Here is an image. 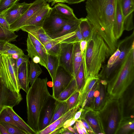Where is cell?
<instances>
[{
	"mask_svg": "<svg viewBox=\"0 0 134 134\" xmlns=\"http://www.w3.org/2000/svg\"><path fill=\"white\" fill-rule=\"evenodd\" d=\"M117 0H87L86 18L102 37L113 54L118 40L113 31Z\"/></svg>",
	"mask_w": 134,
	"mask_h": 134,
	"instance_id": "obj_1",
	"label": "cell"
},
{
	"mask_svg": "<svg viewBox=\"0 0 134 134\" xmlns=\"http://www.w3.org/2000/svg\"><path fill=\"white\" fill-rule=\"evenodd\" d=\"M112 54L103 39L93 27L91 35L82 55L85 82L88 79L98 77L103 63Z\"/></svg>",
	"mask_w": 134,
	"mask_h": 134,
	"instance_id": "obj_2",
	"label": "cell"
},
{
	"mask_svg": "<svg viewBox=\"0 0 134 134\" xmlns=\"http://www.w3.org/2000/svg\"><path fill=\"white\" fill-rule=\"evenodd\" d=\"M48 79L38 77L29 87L26 99L27 124L38 134L40 118L42 111L47 103L52 97L47 87Z\"/></svg>",
	"mask_w": 134,
	"mask_h": 134,
	"instance_id": "obj_3",
	"label": "cell"
},
{
	"mask_svg": "<svg viewBox=\"0 0 134 134\" xmlns=\"http://www.w3.org/2000/svg\"><path fill=\"white\" fill-rule=\"evenodd\" d=\"M134 80V46L127 54L118 68L107 82V91L110 97L119 99Z\"/></svg>",
	"mask_w": 134,
	"mask_h": 134,
	"instance_id": "obj_4",
	"label": "cell"
},
{
	"mask_svg": "<svg viewBox=\"0 0 134 134\" xmlns=\"http://www.w3.org/2000/svg\"><path fill=\"white\" fill-rule=\"evenodd\" d=\"M99 111L104 134H115L122 119L119 99L109 96Z\"/></svg>",
	"mask_w": 134,
	"mask_h": 134,
	"instance_id": "obj_5",
	"label": "cell"
},
{
	"mask_svg": "<svg viewBox=\"0 0 134 134\" xmlns=\"http://www.w3.org/2000/svg\"><path fill=\"white\" fill-rule=\"evenodd\" d=\"M0 80L11 91L19 93L21 89L16 68V59L11 56L1 54Z\"/></svg>",
	"mask_w": 134,
	"mask_h": 134,
	"instance_id": "obj_6",
	"label": "cell"
},
{
	"mask_svg": "<svg viewBox=\"0 0 134 134\" xmlns=\"http://www.w3.org/2000/svg\"><path fill=\"white\" fill-rule=\"evenodd\" d=\"M133 46H134V31L130 35L118 42L117 47L120 50V53L111 68L103 73L99 74L98 76L100 79L107 82L120 66L127 53Z\"/></svg>",
	"mask_w": 134,
	"mask_h": 134,
	"instance_id": "obj_7",
	"label": "cell"
},
{
	"mask_svg": "<svg viewBox=\"0 0 134 134\" xmlns=\"http://www.w3.org/2000/svg\"><path fill=\"white\" fill-rule=\"evenodd\" d=\"M119 99L122 115V119L134 118V82Z\"/></svg>",
	"mask_w": 134,
	"mask_h": 134,
	"instance_id": "obj_8",
	"label": "cell"
},
{
	"mask_svg": "<svg viewBox=\"0 0 134 134\" xmlns=\"http://www.w3.org/2000/svg\"><path fill=\"white\" fill-rule=\"evenodd\" d=\"M74 77L59 66L52 83V96L55 99L68 86Z\"/></svg>",
	"mask_w": 134,
	"mask_h": 134,
	"instance_id": "obj_9",
	"label": "cell"
},
{
	"mask_svg": "<svg viewBox=\"0 0 134 134\" xmlns=\"http://www.w3.org/2000/svg\"><path fill=\"white\" fill-rule=\"evenodd\" d=\"M73 53V43H60V51L58 56L59 66L74 77Z\"/></svg>",
	"mask_w": 134,
	"mask_h": 134,
	"instance_id": "obj_10",
	"label": "cell"
},
{
	"mask_svg": "<svg viewBox=\"0 0 134 134\" xmlns=\"http://www.w3.org/2000/svg\"><path fill=\"white\" fill-rule=\"evenodd\" d=\"M69 21L60 15L54 7L51 8L42 27L48 35L58 31Z\"/></svg>",
	"mask_w": 134,
	"mask_h": 134,
	"instance_id": "obj_11",
	"label": "cell"
},
{
	"mask_svg": "<svg viewBox=\"0 0 134 134\" xmlns=\"http://www.w3.org/2000/svg\"><path fill=\"white\" fill-rule=\"evenodd\" d=\"M22 100L21 94L13 92L6 87L0 80V113L5 107H13Z\"/></svg>",
	"mask_w": 134,
	"mask_h": 134,
	"instance_id": "obj_12",
	"label": "cell"
},
{
	"mask_svg": "<svg viewBox=\"0 0 134 134\" xmlns=\"http://www.w3.org/2000/svg\"><path fill=\"white\" fill-rule=\"evenodd\" d=\"M47 4L45 0H35L29 9L19 18L10 25V30L17 32L24 26L26 22Z\"/></svg>",
	"mask_w": 134,
	"mask_h": 134,
	"instance_id": "obj_13",
	"label": "cell"
},
{
	"mask_svg": "<svg viewBox=\"0 0 134 134\" xmlns=\"http://www.w3.org/2000/svg\"><path fill=\"white\" fill-rule=\"evenodd\" d=\"M81 118L85 120L95 134H104L99 111L90 108L83 109L79 119Z\"/></svg>",
	"mask_w": 134,
	"mask_h": 134,
	"instance_id": "obj_14",
	"label": "cell"
},
{
	"mask_svg": "<svg viewBox=\"0 0 134 134\" xmlns=\"http://www.w3.org/2000/svg\"><path fill=\"white\" fill-rule=\"evenodd\" d=\"M26 45L29 57L35 63L39 64L47 69L48 54L40 47L33 43L28 36Z\"/></svg>",
	"mask_w": 134,
	"mask_h": 134,
	"instance_id": "obj_15",
	"label": "cell"
},
{
	"mask_svg": "<svg viewBox=\"0 0 134 134\" xmlns=\"http://www.w3.org/2000/svg\"><path fill=\"white\" fill-rule=\"evenodd\" d=\"M124 18V30L130 31L134 29L133 18L134 0H120Z\"/></svg>",
	"mask_w": 134,
	"mask_h": 134,
	"instance_id": "obj_16",
	"label": "cell"
},
{
	"mask_svg": "<svg viewBox=\"0 0 134 134\" xmlns=\"http://www.w3.org/2000/svg\"><path fill=\"white\" fill-rule=\"evenodd\" d=\"M99 85L94 92L92 109L99 111L104 105L109 97L107 91V81L100 79Z\"/></svg>",
	"mask_w": 134,
	"mask_h": 134,
	"instance_id": "obj_17",
	"label": "cell"
},
{
	"mask_svg": "<svg viewBox=\"0 0 134 134\" xmlns=\"http://www.w3.org/2000/svg\"><path fill=\"white\" fill-rule=\"evenodd\" d=\"M80 108L78 104L43 130L40 131L38 134H51L54 131L63 127L65 122L67 120L73 118L75 113Z\"/></svg>",
	"mask_w": 134,
	"mask_h": 134,
	"instance_id": "obj_18",
	"label": "cell"
},
{
	"mask_svg": "<svg viewBox=\"0 0 134 134\" xmlns=\"http://www.w3.org/2000/svg\"><path fill=\"white\" fill-rule=\"evenodd\" d=\"M32 3L25 2L21 3L18 2L8 10L5 13V16L10 25L21 17L30 7Z\"/></svg>",
	"mask_w": 134,
	"mask_h": 134,
	"instance_id": "obj_19",
	"label": "cell"
},
{
	"mask_svg": "<svg viewBox=\"0 0 134 134\" xmlns=\"http://www.w3.org/2000/svg\"><path fill=\"white\" fill-rule=\"evenodd\" d=\"M55 101L56 100L52 97L49 100L43 108L40 118V131L49 125L53 116L55 105Z\"/></svg>",
	"mask_w": 134,
	"mask_h": 134,
	"instance_id": "obj_20",
	"label": "cell"
},
{
	"mask_svg": "<svg viewBox=\"0 0 134 134\" xmlns=\"http://www.w3.org/2000/svg\"><path fill=\"white\" fill-rule=\"evenodd\" d=\"M76 30L73 32L53 39L46 43L44 45V46L46 53L48 54L58 57L60 51V43L75 34Z\"/></svg>",
	"mask_w": 134,
	"mask_h": 134,
	"instance_id": "obj_21",
	"label": "cell"
},
{
	"mask_svg": "<svg viewBox=\"0 0 134 134\" xmlns=\"http://www.w3.org/2000/svg\"><path fill=\"white\" fill-rule=\"evenodd\" d=\"M29 60L23 63L18 69V77L21 88L26 93L29 88L30 83Z\"/></svg>",
	"mask_w": 134,
	"mask_h": 134,
	"instance_id": "obj_22",
	"label": "cell"
},
{
	"mask_svg": "<svg viewBox=\"0 0 134 134\" xmlns=\"http://www.w3.org/2000/svg\"><path fill=\"white\" fill-rule=\"evenodd\" d=\"M51 8L47 3L29 19L24 26L33 25L42 27L44 21L48 15Z\"/></svg>",
	"mask_w": 134,
	"mask_h": 134,
	"instance_id": "obj_23",
	"label": "cell"
},
{
	"mask_svg": "<svg viewBox=\"0 0 134 134\" xmlns=\"http://www.w3.org/2000/svg\"><path fill=\"white\" fill-rule=\"evenodd\" d=\"M20 29L34 36L44 45L47 42L53 39L42 27L33 25H26L22 27Z\"/></svg>",
	"mask_w": 134,
	"mask_h": 134,
	"instance_id": "obj_24",
	"label": "cell"
},
{
	"mask_svg": "<svg viewBox=\"0 0 134 134\" xmlns=\"http://www.w3.org/2000/svg\"><path fill=\"white\" fill-rule=\"evenodd\" d=\"M123 23L124 18L120 1V0H117L113 31L115 37L117 40L121 37L124 31Z\"/></svg>",
	"mask_w": 134,
	"mask_h": 134,
	"instance_id": "obj_25",
	"label": "cell"
},
{
	"mask_svg": "<svg viewBox=\"0 0 134 134\" xmlns=\"http://www.w3.org/2000/svg\"><path fill=\"white\" fill-rule=\"evenodd\" d=\"M80 19L70 20L58 31L48 35L52 39L75 31L80 24Z\"/></svg>",
	"mask_w": 134,
	"mask_h": 134,
	"instance_id": "obj_26",
	"label": "cell"
},
{
	"mask_svg": "<svg viewBox=\"0 0 134 134\" xmlns=\"http://www.w3.org/2000/svg\"><path fill=\"white\" fill-rule=\"evenodd\" d=\"M99 79L98 77L91 78L86 80L80 92L78 104L80 108L83 109L88 94L95 83Z\"/></svg>",
	"mask_w": 134,
	"mask_h": 134,
	"instance_id": "obj_27",
	"label": "cell"
},
{
	"mask_svg": "<svg viewBox=\"0 0 134 134\" xmlns=\"http://www.w3.org/2000/svg\"><path fill=\"white\" fill-rule=\"evenodd\" d=\"M54 7L60 15L66 20H72L77 19L74 13L73 9L64 4L58 3Z\"/></svg>",
	"mask_w": 134,
	"mask_h": 134,
	"instance_id": "obj_28",
	"label": "cell"
},
{
	"mask_svg": "<svg viewBox=\"0 0 134 134\" xmlns=\"http://www.w3.org/2000/svg\"><path fill=\"white\" fill-rule=\"evenodd\" d=\"M134 118L122 119L115 134H134Z\"/></svg>",
	"mask_w": 134,
	"mask_h": 134,
	"instance_id": "obj_29",
	"label": "cell"
},
{
	"mask_svg": "<svg viewBox=\"0 0 134 134\" xmlns=\"http://www.w3.org/2000/svg\"><path fill=\"white\" fill-rule=\"evenodd\" d=\"M80 19V21L79 26L83 40L87 42L91 35L93 27L86 17L82 18Z\"/></svg>",
	"mask_w": 134,
	"mask_h": 134,
	"instance_id": "obj_30",
	"label": "cell"
},
{
	"mask_svg": "<svg viewBox=\"0 0 134 134\" xmlns=\"http://www.w3.org/2000/svg\"><path fill=\"white\" fill-rule=\"evenodd\" d=\"M13 108L7 107L6 108L8 113L14 120L23 128L27 134H37V133L15 112L13 109Z\"/></svg>",
	"mask_w": 134,
	"mask_h": 134,
	"instance_id": "obj_31",
	"label": "cell"
},
{
	"mask_svg": "<svg viewBox=\"0 0 134 134\" xmlns=\"http://www.w3.org/2000/svg\"><path fill=\"white\" fill-rule=\"evenodd\" d=\"M69 110L65 101H60L56 100L55 105L53 116L49 125L58 119Z\"/></svg>",
	"mask_w": 134,
	"mask_h": 134,
	"instance_id": "obj_32",
	"label": "cell"
},
{
	"mask_svg": "<svg viewBox=\"0 0 134 134\" xmlns=\"http://www.w3.org/2000/svg\"><path fill=\"white\" fill-rule=\"evenodd\" d=\"M1 54H3L17 58L20 56H25L22 50L15 45L6 42L4 46Z\"/></svg>",
	"mask_w": 134,
	"mask_h": 134,
	"instance_id": "obj_33",
	"label": "cell"
},
{
	"mask_svg": "<svg viewBox=\"0 0 134 134\" xmlns=\"http://www.w3.org/2000/svg\"><path fill=\"white\" fill-rule=\"evenodd\" d=\"M47 70L53 81L59 66L58 57L48 54Z\"/></svg>",
	"mask_w": 134,
	"mask_h": 134,
	"instance_id": "obj_34",
	"label": "cell"
},
{
	"mask_svg": "<svg viewBox=\"0 0 134 134\" xmlns=\"http://www.w3.org/2000/svg\"><path fill=\"white\" fill-rule=\"evenodd\" d=\"M73 60L75 77L82 60V56L80 49V42L73 43Z\"/></svg>",
	"mask_w": 134,
	"mask_h": 134,
	"instance_id": "obj_35",
	"label": "cell"
},
{
	"mask_svg": "<svg viewBox=\"0 0 134 134\" xmlns=\"http://www.w3.org/2000/svg\"><path fill=\"white\" fill-rule=\"evenodd\" d=\"M76 91L77 85L74 77L66 87L60 94L55 99L58 101H65Z\"/></svg>",
	"mask_w": 134,
	"mask_h": 134,
	"instance_id": "obj_36",
	"label": "cell"
},
{
	"mask_svg": "<svg viewBox=\"0 0 134 134\" xmlns=\"http://www.w3.org/2000/svg\"><path fill=\"white\" fill-rule=\"evenodd\" d=\"M30 83L32 85L42 71L38 64L34 62L32 60L29 61Z\"/></svg>",
	"mask_w": 134,
	"mask_h": 134,
	"instance_id": "obj_37",
	"label": "cell"
},
{
	"mask_svg": "<svg viewBox=\"0 0 134 134\" xmlns=\"http://www.w3.org/2000/svg\"><path fill=\"white\" fill-rule=\"evenodd\" d=\"M77 87V91L80 92L83 88L85 80L83 60L75 77Z\"/></svg>",
	"mask_w": 134,
	"mask_h": 134,
	"instance_id": "obj_38",
	"label": "cell"
},
{
	"mask_svg": "<svg viewBox=\"0 0 134 134\" xmlns=\"http://www.w3.org/2000/svg\"><path fill=\"white\" fill-rule=\"evenodd\" d=\"M18 36L14 32L7 29L0 24V40L9 42L14 41Z\"/></svg>",
	"mask_w": 134,
	"mask_h": 134,
	"instance_id": "obj_39",
	"label": "cell"
},
{
	"mask_svg": "<svg viewBox=\"0 0 134 134\" xmlns=\"http://www.w3.org/2000/svg\"><path fill=\"white\" fill-rule=\"evenodd\" d=\"M7 107L4 108L0 113V122L14 125L21 129L27 134L23 128L15 122L9 114L7 111Z\"/></svg>",
	"mask_w": 134,
	"mask_h": 134,
	"instance_id": "obj_40",
	"label": "cell"
},
{
	"mask_svg": "<svg viewBox=\"0 0 134 134\" xmlns=\"http://www.w3.org/2000/svg\"><path fill=\"white\" fill-rule=\"evenodd\" d=\"M100 80L99 79L95 83L88 93L83 109L87 108H91L92 109L94 99V92L99 85Z\"/></svg>",
	"mask_w": 134,
	"mask_h": 134,
	"instance_id": "obj_41",
	"label": "cell"
},
{
	"mask_svg": "<svg viewBox=\"0 0 134 134\" xmlns=\"http://www.w3.org/2000/svg\"><path fill=\"white\" fill-rule=\"evenodd\" d=\"M20 0H0V14L6 12Z\"/></svg>",
	"mask_w": 134,
	"mask_h": 134,
	"instance_id": "obj_42",
	"label": "cell"
},
{
	"mask_svg": "<svg viewBox=\"0 0 134 134\" xmlns=\"http://www.w3.org/2000/svg\"><path fill=\"white\" fill-rule=\"evenodd\" d=\"M80 94V92L76 91L65 101L69 110L73 108L78 104Z\"/></svg>",
	"mask_w": 134,
	"mask_h": 134,
	"instance_id": "obj_43",
	"label": "cell"
},
{
	"mask_svg": "<svg viewBox=\"0 0 134 134\" xmlns=\"http://www.w3.org/2000/svg\"><path fill=\"white\" fill-rule=\"evenodd\" d=\"M0 122L5 127L9 134H26L22 130L14 125L4 122Z\"/></svg>",
	"mask_w": 134,
	"mask_h": 134,
	"instance_id": "obj_44",
	"label": "cell"
},
{
	"mask_svg": "<svg viewBox=\"0 0 134 134\" xmlns=\"http://www.w3.org/2000/svg\"><path fill=\"white\" fill-rule=\"evenodd\" d=\"M83 40L80 28L79 26L78 28L76 30L75 34L63 41L61 43H74L76 42H80Z\"/></svg>",
	"mask_w": 134,
	"mask_h": 134,
	"instance_id": "obj_45",
	"label": "cell"
},
{
	"mask_svg": "<svg viewBox=\"0 0 134 134\" xmlns=\"http://www.w3.org/2000/svg\"><path fill=\"white\" fill-rule=\"evenodd\" d=\"M28 33V36L31 41L34 44L40 47L46 53L44 45L34 36L30 33Z\"/></svg>",
	"mask_w": 134,
	"mask_h": 134,
	"instance_id": "obj_46",
	"label": "cell"
},
{
	"mask_svg": "<svg viewBox=\"0 0 134 134\" xmlns=\"http://www.w3.org/2000/svg\"><path fill=\"white\" fill-rule=\"evenodd\" d=\"M5 13H4L0 14V24L7 29L10 30V25L5 18Z\"/></svg>",
	"mask_w": 134,
	"mask_h": 134,
	"instance_id": "obj_47",
	"label": "cell"
},
{
	"mask_svg": "<svg viewBox=\"0 0 134 134\" xmlns=\"http://www.w3.org/2000/svg\"><path fill=\"white\" fill-rule=\"evenodd\" d=\"M28 58L25 56H20L18 57L16 59V68L17 73L19 67L20 65L23 63L25 62Z\"/></svg>",
	"mask_w": 134,
	"mask_h": 134,
	"instance_id": "obj_48",
	"label": "cell"
},
{
	"mask_svg": "<svg viewBox=\"0 0 134 134\" xmlns=\"http://www.w3.org/2000/svg\"><path fill=\"white\" fill-rule=\"evenodd\" d=\"M79 119H80L82 122L84 126L86 128V131L88 133V134H95L89 124L84 119L81 118Z\"/></svg>",
	"mask_w": 134,
	"mask_h": 134,
	"instance_id": "obj_49",
	"label": "cell"
},
{
	"mask_svg": "<svg viewBox=\"0 0 134 134\" xmlns=\"http://www.w3.org/2000/svg\"><path fill=\"white\" fill-rule=\"evenodd\" d=\"M87 44V42L84 40L81 41L80 42V49L82 55H83L86 49Z\"/></svg>",
	"mask_w": 134,
	"mask_h": 134,
	"instance_id": "obj_50",
	"label": "cell"
},
{
	"mask_svg": "<svg viewBox=\"0 0 134 134\" xmlns=\"http://www.w3.org/2000/svg\"><path fill=\"white\" fill-rule=\"evenodd\" d=\"M76 120L73 118L67 120L64 123L63 127L66 128L68 127L73 125L76 122Z\"/></svg>",
	"mask_w": 134,
	"mask_h": 134,
	"instance_id": "obj_51",
	"label": "cell"
},
{
	"mask_svg": "<svg viewBox=\"0 0 134 134\" xmlns=\"http://www.w3.org/2000/svg\"><path fill=\"white\" fill-rule=\"evenodd\" d=\"M47 3H51V6L56 3H67L68 0H45Z\"/></svg>",
	"mask_w": 134,
	"mask_h": 134,
	"instance_id": "obj_52",
	"label": "cell"
},
{
	"mask_svg": "<svg viewBox=\"0 0 134 134\" xmlns=\"http://www.w3.org/2000/svg\"><path fill=\"white\" fill-rule=\"evenodd\" d=\"M59 134H73L67 128H64L63 127L60 129Z\"/></svg>",
	"mask_w": 134,
	"mask_h": 134,
	"instance_id": "obj_53",
	"label": "cell"
},
{
	"mask_svg": "<svg viewBox=\"0 0 134 134\" xmlns=\"http://www.w3.org/2000/svg\"><path fill=\"white\" fill-rule=\"evenodd\" d=\"M76 121H77L80 127L84 133V134H88V133L81 120L80 119H79Z\"/></svg>",
	"mask_w": 134,
	"mask_h": 134,
	"instance_id": "obj_54",
	"label": "cell"
},
{
	"mask_svg": "<svg viewBox=\"0 0 134 134\" xmlns=\"http://www.w3.org/2000/svg\"><path fill=\"white\" fill-rule=\"evenodd\" d=\"M83 109L80 108L75 114L73 118L76 121L80 118L82 114Z\"/></svg>",
	"mask_w": 134,
	"mask_h": 134,
	"instance_id": "obj_55",
	"label": "cell"
},
{
	"mask_svg": "<svg viewBox=\"0 0 134 134\" xmlns=\"http://www.w3.org/2000/svg\"><path fill=\"white\" fill-rule=\"evenodd\" d=\"M87 0H68L67 3L69 4H72L78 3Z\"/></svg>",
	"mask_w": 134,
	"mask_h": 134,
	"instance_id": "obj_56",
	"label": "cell"
},
{
	"mask_svg": "<svg viewBox=\"0 0 134 134\" xmlns=\"http://www.w3.org/2000/svg\"><path fill=\"white\" fill-rule=\"evenodd\" d=\"M9 134L5 127L0 122V134Z\"/></svg>",
	"mask_w": 134,
	"mask_h": 134,
	"instance_id": "obj_57",
	"label": "cell"
},
{
	"mask_svg": "<svg viewBox=\"0 0 134 134\" xmlns=\"http://www.w3.org/2000/svg\"><path fill=\"white\" fill-rule=\"evenodd\" d=\"M75 125L78 134H84L77 121L75 122Z\"/></svg>",
	"mask_w": 134,
	"mask_h": 134,
	"instance_id": "obj_58",
	"label": "cell"
},
{
	"mask_svg": "<svg viewBox=\"0 0 134 134\" xmlns=\"http://www.w3.org/2000/svg\"><path fill=\"white\" fill-rule=\"evenodd\" d=\"M6 41L0 40V54L2 53L4 46Z\"/></svg>",
	"mask_w": 134,
	"mask_h": 134,
	"instance_id": "obj_59",
	"label": "cell"
},
{
	"mask_svg": "<svg viewBox=\"0 0 134 134\" xmlns=\"http://www.w3.org/2000/svg\"><path fill=\"white\" fill-rule=\"evenodd\" d=\"M67 128L71 132H72L74 134H76L73 128H72L71 126L68 127Z\"/></svg>",
	"mask_w": 134,
	"mask_h": 134,
	"instance_id": "obj_60",
	"label": "cell"
},
{
	"mask_svg": "<svg viewBox=\"0 0 134 134\" xmlns=\"http://www.w3.org/2000/svg\"><path fill=\"white\" fill-rule=\"evenodd\" d=\"M60 129H58L52 132L51 134H59Z\"/></svg>",
	"mask_w": 134,
	"mask_h": 134,
	"instance_id": "obj_61",
	"label": "cell"
},
{
	"mask_svg": "<svg viewBox=\"0 0 134 134\" xmlns=\"http://www.w3.org/2000/svg\"><path fill=\"white\" fill-rule=\"evenodd\" d=\"M1 54H0V68L1 67Z\"/></svg>",
	"mask_w": 134,
	"mask_h": 134,
	"instance_id": "obj_62",
	"label": "cell"
}]
</instances>
